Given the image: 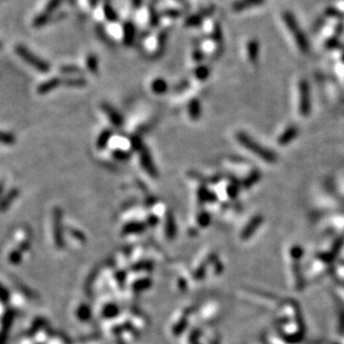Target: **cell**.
I'll return each mask as SVG.
<instances>
[{"instance_id":"1","label":"cell","mask_w":344,"mask_h":344,"mask_svg":"<svg viewBox=\"0 0 344 344\" xmlns=\"http://www.w3.org/2000/svg\"><path fill=\"white\" fill-rule=\"evenodd\" d=\"M15 52L20 58H23L27 64L31 65L37 71L42 73H47L49 72V69H51V66H49L47 61H45L42 58H39V57H37L35 54H32L30 51H28L26 46H24L22 44L17 45V46L15 47Z\"/></svg>"},{"instance_id":"2","label":"cell","mask_w":344,"mask_h":344,"mask_svg":"<svg viewBox=\"0 0 344 344\" xmlns=\"http://www.w3.org/2000/svg\"><path fill=\"white\" fill-rule=\"evenodd\" d=\"M284 22L286 25H287L289 30L292 31L294 38H295V40H296L298 46H300L301 51L307 52V49H309V44H307V40L305 39L304 35H303V32L301 31L300 27H298V25L296 23V20H295L294 16L290 14V12H285Z\"/></svg>"},{"instance_id":"3","label":"cell","mask_w":344,"mask_h":344,"mask_svg":"<svg viewBox=\"0 0 344 344\" xmlns=\"http://www.w3.org/2000/svg\"><path fill=\"white\" fill-rule=\"evenodd\" d=\"M300 112L302 115H309L311 110V101H310V91L309 86L305 82H302L300 85Z\"/></svg>"},{"instance_id":"4","label":"cell","mask_w":344,"mask_h":344,"mask_svg":"<svg viewBox=\"0 0 344 344\" xmlns=\"http://www.w3.org/2000/svg\"><path fill=\"white\" fill-rule=\"evenodd\" d=\"M240 140H241V142L244 143L245 145H247V147H249V149L255 151V152L258 154V157L267 160V161H273V160H274V154L272 152H269V151H267V150L261 149L259 145L255 144V143H254L253 141L249 140V139L246 137L245 134L240 135Z\"/></svg>"},{"instance_id":"5","label":"cell","mask_w":344,"mask_h":344,"mask_svg":"<svg viewBox=\"0 0 344 344\" xmlns=\"http://www.w3.org/2000/svg\"><path fill=\"white\" fill-rule=\"evenodd\" d=\"M60 83H61V81L59 79H57V77H53V79L45 81L44 83L40 84L38 87H37V92H38L39 94H46L48 92L53 91L54 88L58 87Z\"/></svg>"},{"instance_id":"6","label":"cell","mask_w":344,"mask_h":344,"mask_svg":"<svg viewBox=\"0 0 344 344\" xmlns=\"http://www.w3.org/2000/svg\"><path fill=\"white\" fill-rule=\"evenodd\" d=\"M261 1H263V0H238V1L233 3V10L240 11V10L247 9V8L259 5Z\"/></svg>"},{"instance_id":"7","label":"cell","mask_w":344,"mask_h":344,"mask_svg":"<svg viewBox=\"0 0 344 344\" xmlns=\"http://www.w3.org/2000/svg\"><path fill=\"white\" fill-rule=\"evenodd\" d=\"M258 54H259V45L257 40H251L247 45V55L251 61H256Z\"/></svg>"},{"instance_id":"8","label":"cell","mask_w":344,"mask_h":344,"mask_svg":"<svg viewBox=\"0 0 344 344\" xmlns=\"http://www.w3.org/2000/svg\"><path fill=\"white\" fill-rule=\"evenodd\" d=\"M124 42L126 45H131L133 43L135 37V28L131 23L125 24L124 26Z\"/></svg>"},{"instance_id":"9","label":"cell","mask_w":344,"mask_h":344,"mask_svg":"<svg viewBox=\"0 0 344 344\" xmlns=\"http://www.w3.org/2000/svg\"><path fill=\"white\" fill-rule=\"evenodd\" d=\"M298 133V131L296 128H289L288 130L285 131V133L282 135L280 139V142L282 144H286V143H288L293 140V139L296 137V134Z\"/></svg>"},{"instance_id":"10","label":"cell","mask_w":344,"mask_h":344,"mask_svg":"<svg viewBox=\"0 0 344 344\" xmlns=\"http://www.w3.org/2000/svg\"><path fill=\"white\" fill-rule=\"evenodd\" d=\"M104 111H105V113L109 115V117H111V121H112L114 124H121V122H122L121 116H120V114H117L115 112V110H113L109 105H104Z\"/></svg>"},{"instance_id":"11","label":"cell","mask_w":344,"mask_h":344,"mask_svg":"<svg viewBox=\"0 0 344 344\" xmlns=\"http://www.w3.org/2000/svg\"><path fill=\"white\" fill-rule=\"evenodd\" d=\"M167 83L166 81H163L161 79L155 80L152 83V91L157 94H162L167 91Z\"/></svg>"},{"instance_id":"12","label":"cell","mask_w":344,"mask_h":344,"mask_svg":"<svg viewBox=\"0 0 344 344\" xmlns=\"http://www.w3.org/2000/svg\"><path fill=\"white\" fill-rule=\"evenodd\" d=\"M206 15H207V14H196V15H192V16H190V17L186 20V25H187V26H190V27L198 26V25L201 24L202 19H203V17H204V16H206Z\"/></svg>"},{"instance_id":"13","label":"cell","mask_w":344,"mask_h":344,"mask_svg":"<svg viewBox=\"0 0 344 344\" xmlns=\"http://www.w3.org/2000/svg\"><path fill=\"white\" fill-rule=\"evenodd\" d=\"M49 19H51V16L46 15V14H45V12H42V14H39L38 16H36L32 25H34L35 27H42V26H44V25H46L49 22Z\"/></svg>"},{"instance_id":"14","label":"cell","mask_w":344,"mask_h":344,"mask_svg":"<svg viewBox=\"0 0 344 344\" xmlns=\"http://www.w3.org/2000/svg\"><path fill=\"white\" fill-rule=\"evenodd\" d=\"M86 65H87V68L92 73H96L98 68V61L95 55H88L87 59H86Z\"/></svg>"},{"instance_id":"15","label":"cell","mask_w":344,"mask_h":344,"mask_svg":"<svg viewBox=\"0 0 344 344\" xmlns=\"http://www.w3.org/2000/svg\"><path fill=\"white\" fill-rule=\"evenodd\" d=\"M60 2H61V0H49L46 8H45L43 12H45V14H46V15L52 16L53 11L58 8V6L60 5Z\"/></svg>"},{"instance_id":"16","label":"cell","mask_w":344,"mask_h":344,"mask_svg":"<svg viewBox=\"0 0 344 344\" xmlns=\"http://www.w3.org/2000/svg\"><path fill=\"white\" fill-rule=\"evenodd\" d=\"M104 14H105V17L108 18L110 22H115V20L117 19L116 12L114 11L113 8L111 7L109 3H106V5L104 6Z\"/></svg>"},{"instance_id":"17","label":"cell","mask_w":344,"mask_h":344,"mask_svg":"<svg viewBox=\"0 0 344 344\" xmlns=\"http://www.w3.org/2000/svg\"><path fill=\"white\" fill-rule=\"evenodd\" d=\"M64 83L67 86H72V87H82L86 84V82L83 79H68L64 81Z\"/></svg>"},{"instance_id":"18","label":"cell","mask_w":344,"mask_h":344,"mask_svg":"<svg viewBox=\"0 0 344 344\" xmlns=\"http://www.w3.org/2000/svg\"><path fill=\"white\" fill-rule=\"evenodd\" d=\"M189 113L192 117H197L200 115V104L198 101H192L189 105Z\"/></svg>"},{"instance_id":"19","label":"cell","mask_w":344,"mask_h":344,"mask_svg":"<svg viewBox=\"0 0 344 344\" xmlns=\"http://www.w3.org/2000/svg\"><path fill=\"white\" fill-rule=\"evenodd\" d=\"M196 76L198 80H201V81L206 80L209 76V68L204 66H199L196 69Z\"/></svg>"},{"instance_id":"20","label":"cell","mask_w":344,"mask_h":344,"mask_svg":"<svg viewBox=\"0 0 344 344\" xmlns=\"http://www.w3.org/2000/svg\"><path fill=\"white\" fill-rule=\"evenodd\" d=\"M60 72L63 74H73L80 73V69L75 66H63L60 68Z\"/></svg>"},{"instance_id":"21","label":"cell","mask_w":344,"mask_h":344,"mask_svg":"<svg viewBox=\"0 0 344 344\" xmlns=\"http://www.w3.org/2000/svg\"><path fill=\"white\" fill-rule=\"evenodd\" d=\"M165 15L169 16V17H178V16H180V12L177 10H168L165 12Z\"/></svg>"},{"instance_id":"22","label":"cell","mask_w":344,"mask_h":344,"mask_svg":"<svg viewBox=\"0 0 344 344\" xmlns=\"http://www.w3.org/2000/svg\"><path fill=\"white\" fill-rule=\"evenodd\" d=\"M194 56H195V59H196V60H201V58H202V57H201V56H202V55H201V53L198 52V51L194 53Z\"/></svg>"},{"instance_id":"23","label":"cell","mask_w":344,"mask_h":344,"mask_svg":"<svg viewBox=\"0 0 344 344\" xmlns=\"http://www.w3.org/2000/svg\"><path fill=\"white\" fill-rule=\"evenodd\" d=\"M177 1H179V2H181V3H183V5H184V3H186V1H184V0H177Z\"/></svg>"},{"instance_id":"24","label":"cell","mask_w":344,"mask_h":344,"mask_svg":"<svg viewBox=\"0 0 344 344\" xmlns=\"http://www.w3.org/2000/svg\"><path fill=\"white\" fill-rule=\"evenodd\" d=\"M0 48H1V44H0Z\"/></svg>"}]
</instances>
